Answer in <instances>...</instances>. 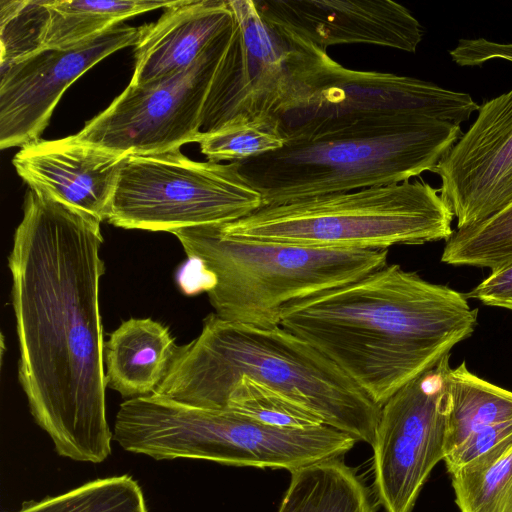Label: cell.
Wrapping results in <instances>:
<instances>
[{
    "instance_id": "cell-1",
    "label": "cell",
    "mask_w": 512,
    "mask_h": 512,
    "mask_svg": "<svg viewBox=\"0 0 512 512\" xmlns=\"http://www.w3.org/2000/svg\"><path fill=\"white\" fill-rule=\"evenodd\" d=\"M101 221L29 189L8 257L18 378L58 455L101 463L111 453L99 306Z\"/></svg>"
},
{
    "instance_id": "cell-2",
    "label": "cell",
    "mask_w": 512,
    "mask_h": 512,
    "mask_svg": "<svg viewBox=\"0 0 512 512\" xmlns=\"http://www.w3.org/2000/svg\"><path fill=\"white\" fill-rule=\"evenodd\" d=\"M478 322L465 294L398 264L292 307L281 326L336 364L382 406L437 365Z\"/></svg>"
},
{
    "instance_id": "cell-3",
    "label": "cell",
    "mask_w": 512,
    "mask_h": 512,
    "mask_svg": "<svg viewBox=\"0 0 512 512\" xmlns=\"http://www.w3.org/2000/svg\"><path fill=\"white\" fill-rule=\"evenodd\" d=\"M242 377L281 392L325 425L373 445L381 406L319 350L282 326L260 328L209 314L199 336L177 346L152 394L220 410Z\"/></svg>"
},
{
    "instance_id": "cell-4",
    "label": "cell",
    "mask_w": 512,
    "mask_h": 512,
    "mask_svg": "<svg viewBox=\"0 0 512 512\" xmlns=\"http://www.w3.org/2000/svg\"><path fill=\"white\" fill-rule=\"evenodd\" d=\"M282 135V148L238 162L263 206L409 181L432 171L462 131L451 122L387 114L313 120Z\"/></svg>"
},
{
    "instance_id": "cell-5",
    "label": "cell",
    "mask_w": 512,
    "mask_h": 512,
    "mask_svg": "<svg viewBox=\"0 0 512 512\" xmlns=\"http://www.w3.org/2000/svg\"><path fill=\"white\" fill-rule=\"evenodd\" d=\"M174 234L206 279L214 314L260 328L281 326L294 306L387 265L388 249H330L224 235L219 224Z\"/></svg>"
},
{
    "instance_id": "cell-6",
    "label": "cell",
    "mask_w": 512,
    "mask_h": 512,
    "mask_svg": "<svg viewBox=\"0 0 512 512\" xmlns=\"http://www.w3.org/2000/svg\"><path fill=\"white\" fill-rule=\"evenodd\" d=\"M113 439L125 451L157 460L203 459L290 472L341 457L357 442L325 424L274 427L230 410L193 407L154 394L120 405Z\"/></svg>"
},
{
    "instance_id": "cell-7",
    "label": "cell",
    "mask_w": 512,
    "mask_h": 512,
    "mask_svg": "<svg viewBox=\"0 0 512 512\" xmlns=\"http://www.w3.org/2000/svg\"><path fill=\"white\" fill-rule=\"evenodd\" d=\"M454 215L422 180L263 206L219 224L227 236L330 249H388L447 240Z\"/></svg>"
},
{
    "instance_id": "cell-8",
    "label": "cell",
    "mask_w": 512,
    "mask_h": 512,
    "mask_svg": "<svg viewBox=\"0 0 512 512\" xmlns=\"http://www.w3.org/2000/svg\"><path fill=\"white\" fill-rule=\"evenodd\" d=\"M234 17L215 69L201 132L233 121L277 123L343 69L327 50L267 23L254 0H228Z\"/></svg>"
},
{
    "instance_id": "cell-9",
    "label": "cell",
    "mask_w": 512,
    "mask_h": 512,
    "mask_svg": "<svg viewBox=\"0 0 512 512\" xmlns=\"http://www.w3.org/2000/svg\"><path fill=\"white\" fill-rule=\"evenodd\" d=\"M262 206L238 162H198L175 149L125 159L107 221L124 229L173 233L230 223Z\"/></svg>"
},
{
    "instance_id": "cell-10",
    "label": "cell",
    "mask_w": 512,
    "mask_h": 512,
    "mask_svg": "<svg viewBox=\"0 0 512 512\" xmlns=\"http://www.w3.org/2000/svg\"><path fill=\"white\" fill-rule=\"evenodd\" d=\"M232 31L233 26L186 69L128 85L75 137L125 156L163 153L197 142L208 89Z\"/></svg>"
},
{
    "instance_id": "cell-11",
    "label": "cell",
    "mask_w": 512,
    "mask_h": 512,
    "mask_svg": "<svg viewBox=\"0 0 512 512\" xmlns=\"http://www.w3.org/2000/svg\"><path fill=\"white\" fill-rule=\"evenodd\" d=\"M450 354L381 406L372 445L374 487L386 512H412L433 468L445 457Z\"/></svg>"
},
{
    "instance_id": "cell-12",
    "label": "cell",
    "mask_w": 512,
    "mask_h": 512,
    "mask_svg": "<svg viewBox=\"0 0 512 512\" xmlns=\"http://www.w3.org/2000/svg\"><path fill=\"white\" fill-rule=\"evenodd\" d=\"M143 26L116 25L67 49H47L0 64V147L40 139L67 88L95 64L135 46Z\"/></svg>"
},
{
    "instance_id": "cell-13",
    "label": "cell",
    "mask_w": 512,
    "mask_h": 512,
    "mask_svg": "<svg viewBox=\"0 0 512 512\" xmlns=\"http://www.w3.org/2000/svg\"><path fill=\"white\" fill-rule=\"evenodd\" d=\"M456 229L512 205V89L483 102L477 117L433 168Z\"/></svg>"
},
{
    "instance_id": "cell-14",
    "label": "cell",
    "mask_w": 512,
    "mask_h": 512,
    "mask_svg": "<svg viewBox=\"0 0 512 512\" xmlns=\"http://www.w3.org/2000/svg\"><path fill=\"white\" fill-rule=\"evenodd\" d=\"M479 105L468 94L425 80L376 71L343 69L306 101L278 119L280 133L321 119L415 115L460 125Z\"/></svg>"
},
{
    "instance_id": "cell-15",
    "label": "cell",
    "mask_w": 512,
    "mask_h": 512,
    "mask_svg": "<svg viewBox=\"0 0 512 512\" xmlns=\"http://www.w3.org/2000/svg\"><path fill=\"white\" fill-rule=\"evenodd\" d=\"M272 26L327 50L368 44L414 53L423 38L420 22L392 0H254Z\"/></svg>"
},
{
    "instance_id": "cell-16",
    "label": "cell",
    "mask_w": 512,
    "mask_h": 512,
    "mask_svg": "<svg viewBox=\"0 0 512 512\" xmlns=\"http://www.w3.org/2000/svg\"><path fill=\"white\" fill-rule=\"evenodd\" d=\"M127 157L71 135L23 146L12 163L29 189L102 222Z\"/></svg>"
},
{
    "instance_id": "cell-17",
    "label": "cell",
    "mask_w": 512,
    "mask_h": 512,
    "mask_svg": "<svg viewBox=\"0 0 512 512\" xmlns=\"http://www.w3.org/2000/svg\"><path fill=\"white\" fill-rule=\"evenodd\" d=\"M233 23L228 0H179L155 23L143 25L134 46L129 85L146 84L186 69Z\"/></svg>"
},
{
    "instance_id": "cell-18",
    "label": "cell",
    "mask_w": 512,
    "mask_h": 512,
    "mask_svg": "<svg viewBox=\"0 0 512 512\" xmlns=\"http://www.w3.org/2000/svg\"><path fill=\"white\" fill-rule=\"evenodd\" d=\"M176 348L168 327L160 322H122L104 344L107 386L123 397L152 394L165 378Z\"/></svg>"
},
{
    "instance_id": "cell-19",
    "label": "cell",
    "mask_w": 512,
    "mask_h": 512,
    "mask_svg": "<svg viewBox=\"0 0 512 512\" xmlns=\"http://www.w3.org/2000/svg\"><path fill=\"white\" fill-rule=\"evenodd\" d=\"M178 2L179 0H28L34 25L30 54L47 49L71 48L119 25L127 18L160 8L166 10Z\"/></svg>"
},
{
    "instance_id": "cell-20",
    "label": "cell",
    "mask_w": 512,
    "mask_h": 512,
    "mask_svg": "<svg viewBox=\"0 0 512 512\" xmlns=\"http://www.w3.org/2000/svg\"><path fill=\"white\" fill-rule=\"evenodd\" d=\"M278 512H374L361 478L341 457L291 472Z\"/></svg>"
},
{
    "instance_id": "cell-21",
    "label": "cell",
    "mask_w": 512,
    "mask_h": 512,
    "mask_svg": "<svg viewBox=\"0 0 512 512\" xmlns=\"http://www.w3.org/2000/svg\"><path fill=\"white\" fill-rule=\"evenodd\" d=\"M446 393L445 456L469 435L512 419V391L472 373L465 360L449 368Z\"/></svg>"
},
{
    "instance_id": "cell-22",
    "label": "cell",
    "mask_w": 512,
    "mask_h": 512,
    "mask_svg": "<svg viewBox=\"0 0 512 512\" xmlns=\"http://www.w3.org/2000/svg\"><path fill=\"white\" fill-rule=\"evenodd\" d=\"M451 477L460 512H512V439Z\"/></svg>"
},
{
    "instance_id": "cell-23",
    "label": "cell",
    "mask_w": 512,
    "mask_h": 512,
    "mask_svg": "<svg viewBox=\"0 0 512 512\" xmlns=\"http://www.w3.org/2000/svg\"><path fill=\"white\" fill-rule=\"evenodd\" d=\"M441 262L490 272L512 262V205L478 224L454 230L445 241Z\"/></svg>"
},
{
    "instance_id": "cell-24",
    "label": "cell",
    "mask_w": 512,
    "mask_h": 512,
    "mask_svg": "<svg viewBox=\"0 0 512 512\" xmlns=\"http://www.w3.org/2000/svg\"><path fill=\"white\" fill-rule=\"evenodd\" d=\"M16 512H148L138 482L129 475L96 479L66 493L24 502Z\"/></svg>"
},
{
    "instance_id": "cell-25",
    "label": "cell",
    "mask_w": 512,
    "mask_h": 512,
    "mask_svg": "<svg viewBox=\"0 0 512 512\" xmlns=\"http://www.w3.org/2000/svg\"><path fill=\"white\" fill-rule=\"evenodd\" d=\"M223 409L280 428L304 429L324 424L317 415L281 392L248 377H242L233 386Z\"/></svg>"
},
{
    "instance_id": "cell-26",
    "label": "cell",
    "mask_w": 512,
    "mask_h": 512,
    "mask_svg": "<svg viewBox=\"0 0 512 512\" xmlns=\"http://www.w3.org/2000/svg\"><path fill=\"white\" fill-rule=\"evenodd\" d=\"M277 123L233 121L201 133L197 143L208 161L241 162L284 146Z\"/></svg>"
},
{
    "instance_id": "cell-27",
    "label": "cell",
    "mask_w": 512,
    "mask_h": 512,
    "mask_svg": "<svg viewBox=\"0 0 512 512\" xmlns=\"http://www.w3.org/2000/svg\"><path fill=\"white\" fill-rule=\"evenodd\" d=\"M512 439V419L491 425L465 438L446 454L444 462L450 475Z\"/></svg>"
},
{
    "instance_id": "cell-28",
    "label": "cell",
    "mask_w": 512,
    "mask_h": 512,
    "mask_svg": "<svg viewBox=\"0 0 512 512\" xmlns=\"http://www.w3.org/2000/svg\"><path fill=\"white\" fill-rule=\"evenodd\" d=\"M449 55L459 66H478L494 59L512 62V43H499L485 38L460 39L449 51Z\"/></svg>"
},
{
    "instance_id": "cell-29",
    "label": "cell",
    "mask_w": 512,
    "mask_h": 512,
    "mask_svg": "<svg viewBox=\"0 0 512 512\" xmlns=\"http://www.w3.org/2000/svg\"><path fill=\"white\" fill-rule=\"evenodd\" d=\"M483 305L512 312V262L491 271L489 276L465 294Z\"/></svg>"
}]
</instances>
